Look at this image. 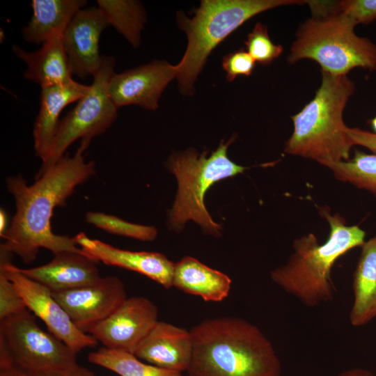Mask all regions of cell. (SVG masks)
Masks as SVG:
<instances>
[{
	"instance_id": "obj_1",
	"label": "cell",
	"mask_w": 376,
	"mask_h": 376,
	"mask_svg": "<svg viewBox=\"0 0 376 376\" xmlns=\"http://www.w3.org/2000/svg\"><path fill=\"white\" fill-rule=\"evenodd\" d=\"M91 141L81 139L72 157L63 156L37 176L31 186L21 175L6 179L16 212L10 226L1 236L4 242L0 248L17 254L26 264L36 258L40 248L53 254L62 251L84 253L74 237L53 233L51 220L54 208L64 206L75 187L94 175L95 162H86L83 155Z\"/></svg>"
},
{
	"instance_id": "obj_2",
	"label": "cell",
	"mask_w": 376,
	"mask_h": 376,
	"mask_svg": "<svg viewBox=\"0 0 376 376\" xmlns=\"http://www.w3.org/2000/svg\"><path fill=\"white\" fill-rule=\"evenodd\" d=\"M193 352L189 376H281V360L256 325L242 318L219 317L191 330Z\"/></svg>"
},
{
	"instance_id": "obj_3",
	"label": "cell",
	"mask_w": 376,
	"mask_h": 376,
	"mask_svg": "<svg viewBox=\"0 0 376 376\" xmlns=\"http://www.w3.org/2000/svg\"><path fill=\"white\" fill-rule=\"evenodd\" d=\"M320 214L330 226L329 238L320 244L313 233L296 239L287 263L270 273L273 282L306 306L313 308L334 299L336 289L331 271L340 256L361 246L366 232L358 226H347L340 214L322 207Z\"/></svg>"
},
{
	"instance_id": "obj_4",
	"label": "cell",
	"mask_w": 376,
	"mask_h": 376,
	"mask_svg": "<svg viewBox=\"0 0 376 376\" xmlns=\"http://www.w3.org/2000/svg\"><path fill=\"white\" fill-rule=\"evenodd\" d=\"M355 91L346 75L322 70V82L313 99L292 116L294 130L285 143L289 155L313 159L322 166L350 159L354 146L343 120L346 104Z\"/></svg>"
},
{
	"instance_id": "obj_5",
	"label": "cell",
	"mask_w": 376,
	"mask_h": 376,
	"mask_svg": "<svg viewBox=\"0 0 376 376\" xmlns=\"http://www.w3.org/2000/svg\"><path fill=\"white\" fill-rule=\"evenodd\" d=\"M313 17L299 28L288 58L318 62L322 70L346 75L356 67L376 70V45L354 33V26L336 13L330 1H307Z\"/></svg>"
},
{
	"instance_id": "obj_6",
	"label": "cell",
	"mask_w": 376,
	"mask_h": 376,
	"mask_svg": "<svg viewBox=\"0 0 376 376\" xmlns=\"http://www.w3.org/2000/svg\"><path fill=\"white\" fill-rule=\"evenodd\" d=\"M299 0H203L194 16L178 13L180 28L187 37V46L177 64L175 78L181 92L190 95L197 76L211 52L246 20L275 7L306 3Z\"/></svg>"
},
{
	"instance_id": "obj_7",
	"label": "cell",
	"mask_w": 376,
	"mask_h": 376,
	"mask_svg": "<svg viewBox=\"0 0 376 376\" xmlns=\"http://www.w3.org/2000/svg\"><path fill=\"white\" fill-rule=\"evenodd\" d=\"M233 139V137L226 143L222 141L209 157L206 152L198 155L194 150L189 149L169 159V169L178 185L175 201L169 214V221L173 228L181 230L187 221L192 220L205 232L220 235L221 226L208 213L204 197L215 182L248 169L228 157L227 150Z\"/></svg>"
},
{
	"instance_id": "obj_8",
	"label": "cell",
	"mask_w": 376,
	"mask_h": 376,
	"mask_svg": "<svg viewBox=\"0 0 376 376\" xmlns=\"http://www.w3.org/2000/svg\"><path fill=\"white\" fill-rule=\"evenodd\" d=\"M115 65L113 56H103L102 67L93 77L90 90L60 120L50 157L41 166L37 176L62 158L75 140L80 138L91 140L103 134L114 123L118 109L109 94V85L115 73Z\"/></svg>"
},
{
	"instance_id": "obj_9",
	"label": "cell",
	"mask_w": 376,
	"mask_h": 376,
	"mask_svg": "<svg viewBox=\"0 0 376 376\" xmlns=\"http://www.w3.org/2000/svg\"><path fill=\"white\" fill-rule=\"evenodd\" d=\"M0 343L26 371L65 370L78 364L77 352L41 329L29 309L0 320Z\"/></svg>"
},
{
	"instance_id": "obj_10",
	"label": "cell",
	"mask_w": 376,
	"mask_h": 376,
	"mask_svg": "<svg viewBox=\"0 0 376 376\" xmlns=\"http://www.w3.org/2000/svg\"><path fill=\"white\" fill-rule=\"evenodd\" d=\"M12 254L0 248V271L14 283L27 308L45 323L50 333L76 352L95 347L97 340L74 324L49 288L18 271L11 262Z\"/></svg>"
},
{
	"instance_id": "obj_11",
	"label": "cell",
	"mask_w": 376,
	"mask_h": 376,
	"mask_svg": "<svg viewBox=\"0 0 376 376\" xmlns=\"http://www.w3.org/2000/svg\"><path fill=\"white\" fill-rule=\"evenodd\" d=\"M52 292L74 324L84 333H89L127 299L123 281L113 276L100 277L88 285Z\"/></svg>"
},
{
	"instance_id": "obj_12",
	"label": "cell",
	"mask_w": 376,
	"mask_h": 376,
	"mask_svg": "<svg viewBox=\"0 0 376 376\" xmlns=\"http://www.w3.org/2000/svg\"><path fill=\"white\" fill-rule=\"evenodd\" d=\"M158 310L143 297L127 298L109 316L95 326L91 334L104 347L134 354L157 323Z\"/></svg>"
},
{
	"instance_id": "obj_13",
	"label": "cell",
	"mask_w": 376,
	"mask_h": 376,
	"mask_svg": "<svg viewBox=\"0 0 376 376\" xmlns=\"http://www.w3.org/2000/svg\"><path fill=\"white\" fill-rule=\"evenodd\" d=\"M175 65L165 61L114 73L109 85V94L117 109L137 105L156 110L161 95L169 83L176 77Z\"/></svg>"
},
{
	"instance_id": "obj_14",
	"label": "cell",
	"mask_w": 376,
	"mask_h": 376,
	"mask_svg": "<svg viewBox=\"0 0 376 376\" xmlns=\"http://www.w3.org/2000/svg\"><path fill=\"white\" fill-rule=\"evenodd\" d=\"M108 26L97 6L84 8L73 17L62 36L73 75L84 79L94 77L100 71L103 56L100 54L99 42Z\"/></svg>"
},
{
	"instance_id": "obj_15",
	"label": "cell",
	"mask_w": 376,
	"mask_h": 376,
	"mask_svg": "<svg viewBox=\"0 0 376 376\" xmlns=\"http://www.w3.org/2000/svg\"><path fill=\"white\" fill-rule=\"evenodd\" d=\"M84 253L95 260L140 273L168 289L173 286L175 263L155 252L132 251L114 247L81 232L74 237Z\"/></svg>"
},
{
	"instance_id": "obj_16",
	"label": "cell",
	"mask_w": 376,
	"mask_h": 376,
	"mask_svg": "<svg viewBox=\"0 0 376 376\" xmlns=\"http://www.w3.org/2000/svg\"><path fill=\"white\" fill-rule=\"evenodd\" d=\"M192 352L190 331L157 321L139 343L134 355L156 366L182 373L189 366Z\"/></svg>"
},
{
	"instance_id": "obj_17",
	"label": "cell",
	"mask_w": 376,
	"mask_h": 376,
	"mask_svg": "<svg viewBox=\"0 0 376 376\" xmlns=\"http://www.w3.org/2000/svg\"><path fill=\"white\" fill-rule=\"evenodd\" d=\"M90 88L91 85L75 81L41 88L40 109L33 130L34 149L42 160L41 166L50 157L61 111L68 104L79 101Z\"/></svg>"
},
{
	"instance_id": "obj_18",
	"label": "cell",
	"mask_w": 376,
	"mask_h": 376,
	"mask_svg": "<svg viewBox=\"0 0 376 376\" xmlns=\"http://www.w3.org/2000/svg\"><path fill=\"white\" fill-rule=\"evenodd\" d=\"M97 262L84 253L62 251L43 265L22 269L19 272L42 284L52 292L67 290L94 283L101 277Z\"/></svg>"
},
{
	"instance_id": "obj_19",
	"label": "cell",
	"mask_w": 376,
	"mask_h": 376,
	"mask_svg": "<svg viewBox=\"0 0 376 376\" xmlns=\"http://www.w3.org/2000/svg\"><path fill=\"white\" fill-rule=\"evenodd\" d=\"M63 35H56L33 52H27L14 45L13 52L26 65L24 77L41 88L65 84L74 81L65 50Z\"/></svg>"
},
{
	"instance_id": "obj_20",
	"label": "cell",
	"mask_w": 376,
	"mask_h": 376,
	"mask_svg": "<svg viewBox=\"0 0 376 376\" xmlns=\"http://www.w3.org/2000/svg\"><path fill=\"white\" fill-rule=\"evenodd\" d=\"M87 4L86 0H33V15L22 29L23 39L40 44L63 35L75 15Z\"/></svg>"
},
{
	"instance_id": "obj_21",
	"label": "cell",
	"mask_w": 376,
	"mask_h": 376,
	"mask_svg": "<svg viewBox=\"0 0 376 376\" xmlns=\"http://www.w3.org/2000/svg\"><path fill=\"white\" fill-rule=\"evenodd\" d=\"M361 248L353 274L354 300L349 315L354 327L366 325L376 318V235Z\"/></svg>"
},
{
	"instance_id": "obj_22",
	"label": "cell",
	"mask_w": 376,
	"mask_h": 376,
	"mask_svg": "<svg viewBox=\"0 0 376 376\" xmlns=\"http://www.w3.org/2000/svg\"><path fill=\"white\" fill-rule=\"evenodd\" d=\"M173 286L206 301H221L229 294L231 280L226 274L199 260L185 256L175 263Z\"/></svg>"
},
{
	"instance_id": "obj_23",
	"label": "cell",
	"mask_w": 376,
	"mask_h": 376,
	"mask_svg": "<svg viewBox=\"0 0 376 376\" xmlns=\"http://www.w3.org/2000/svg\"><path fill=\"white\" fill-rule=\"evenodd\" d=\"M97 4L109 26L124 36L134 48H137L146 22L143 5L133 0H97Z\"/></svg>"
},
{
	"instance_id": "obj_24",
	"label": "cell",
	"mask_w": 376,
	"mask_h": 376,
	"mask_svg": "<svg viewBox=\"0 0 376 376\" xmlns=\"http://www.w3.org/2000/svg\"><path fill=\"white\" fill-rule=\"evenodd\" d=\"M88 359L120 376H183L181 372L145 363L133 354L104 347L90 352Z\"/></svg>"
},
{
	"instance_id": "obj_25",
	"label": "cell",
	"mask_w": 376,
	"mask_h": 376,
	"mask_svg": "<svg viewBox=\"0 0 376 376\" xmlns=\"http://www.w3.org/2000/svg\"><path fill=\"white\" fill-rule=\"evenodd\" d=\"M325 166L337 180L367 190L376 198V155L356 150L351 159L331 162Z\"/></svg>"
},
{
	"instance_id": "obj_26",
	"label": "cell",
	"mask_w": 376,
	"mask_h": 376,
	"mask_svg": "<svg viewBox=\"0 0 376 376\" xmlns=\"http://www.w3.org/2000/svg\"><path fill=\"white\" fill-rule=\"evenodd\" d=\"M86 221L109 233L142 241H152L157 236V230L152 226L131 223L103 212H88Z\"/></svg>"
},
{
	"instance_id": "obj_27",
	"label": "cell",
	"mask_w": 376,
	"mask_h": 376,
	"mask_svg": "<svg viewBox=\"0 0 376 376\" xmlns=\"http://www.w3.org/2000/svg\"><path fill=\"white\" fill-rule=\"evenodd\" d=\"M247 52L262 65H269L283 52L281 45H274L270 40L267 27L257 23L244 42Z\"/></svg>"
},
{
	"instance_id": "obj_28",
	"label": "cell",
	"mask_w": 376,
	"mask_h": 376,
	"mask_svg": "<svg viewBox=\"0 0 376 376\" xmlns=\"http://www.w3.org/2000/svg\"><path fill=\"white\" fill-rule=\"evenodd\" d=\"M332 9L352 24H368L376 19V0H345L331 3Z\"/></svg>"
},
{
	"instance_id": "obj_29",
	"label": "cell",
	"mask_w": 376,
	"mask_h": 376,
	"mask_svg": "<svg viewBox=\"0 0 376 376\" xmlns=\"http://www.w3.org/2000/svg\"><path fill=\"white\" fill-rule=\"evenodd\" d=\"M26 309V305L14 283L0 271V320Z\"/></svg>"
},
{
	"instance_id": "obj_30",
	"label": "cell",
	"mask_w": 376,
	"mask_h": 376,
	"mask_svg": "<svg viewBox=\"0 0 376 376\" xmlns=\"http://www.w3.org/2000/svg\"><path fill=\"white\" fill-rule=\"evenodd\" d=\"M255 62L247 51L242 49L226 55L222 67L226 72L228 81H233L240 75L249 76L255 67Z\"/></svg>"
},
{
	"instance_id": "obj_31",
	"label": "cell",
	"mask_w": 376,
	"mask_h": 376,
	"mask_svg": "<svg viewBox=\"0 0 376 376\" xmlns=\"http://www.w3.org/2000/svg\"><path fill=\"white\" fill-rule=\"evenodd\" d=\"M347 134L354 145L367 148L376 155V134L359 128H347Z\"/></svg>"
},
{
	"instance_id": "obj_32",
	"label": "cell",
	"mask_w": 376,
	"mask_h": 376,
	"mask_svg": "<svg viewBox=\"0 0 376 376\" xmlns=\"http://www.w3.org/2000/svg\"><path fill=\"white\" fill-rule=\"evenodd\" d=\"M0 376H29L27 371L15 364L1 343H0Z\"/></svg>"
},
{
	"instance_id": "obj_33",
	"label": "cell",
	"mask_w": 376,
	"mask_h": 376,
	"mask_svg": "<svg viewBox=\"0 0 376 376\" xmlns=\"http://www.w3.org/2000/svg\"><path fill=\"white\" fill-rule=\"evenodd\" d=\"M27 372L29 376H95L93 371L79 364L65 370Z\"/></svg>"
},
{
	"instance_id": "obj_34",
	"label": "cell",
	"mask_w": 376,
	"mask_h": 376,
	"mask_svg": "<svg viewBox=\"0 0 376 376\" xmlns=\"http://www.w3.org/2000/svg\"><path fill=\"white\" fill-rule=\"evenodd\" d=\"M337 376H376V375L366 368H352L342 371Z\"/></svg>"
},
{
	"instance_id": "obj_35",
	"label": "cell",
	"mask_w": 376,
	"mask_h": 376,
	"mask_svg": "<svg viewBox=\"0 0 376 376\" xmlns=\"http://www.w3.org/2000/svg\"><path fill=\"white\" fill-rule=\"evenodd\" d=\"M7 217L5 211L3 209H1L0 211V235L1 236L6 230L8 229L7 228Z\"/></svg>"
},
{
	"instance_id": "obj_36",
	"label": "cell",
	"mask_w": 376,
	"mask_h": 376,
	"mask_svg": "<svg viewBox=\"0 0 376 376\" xmlns=\"http://www.w3.org/2000/svg\"><path fill=\"white\" fill-rule=\"evenodd\" d=\"M0 41L1 42H3L4 41V39H5V33H4V31L3 30H2L1 29V31H0Z\"/></svg>"
},
{
	"instance_id": "obj_37",
	"label": "cell",
	"mask_w": 376,
	"mask_h": 376,
	"mask_svg": "<svg viewBox=\"0 0 376 376\" xmlns=\"http://www.w3.org/2000/svg\"><path fill=\"white\" fill-rule=\"evenodd\" d=\"M373 128L376 134V116L371 120Z\"/></svg>"
}]
</instances>
